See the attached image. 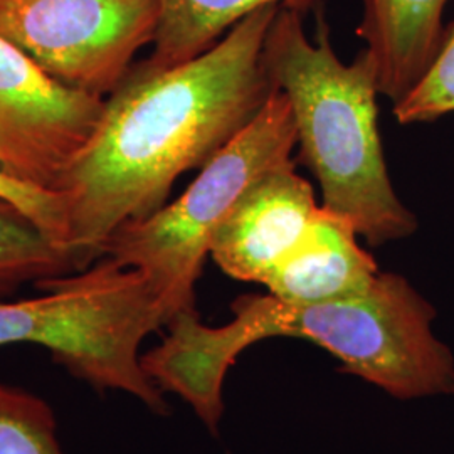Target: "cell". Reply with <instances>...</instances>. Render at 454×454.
<instances>
[{
    "instance_id": "cell-1",
    "label": "cell",
    "mask_w": 454,
    "mask_h": 454,
    "mask_svg": "<svg viewBox=\"0 0 454 454\" xmlns=\"http://www.w3.org/2000/svg\"><path fill=\"white\" fill-rule=\"evenodd\" d=\"M279 9L253 12L192 61L135 63L106 97L59 189L78 271L101 260L118 227L163 207L182 174L200 170L260 114L275 91L262 44Z\"/></svg>"
},
{
    "instance_id": "cell-2",
    "label": "cell",
    "mask_w": 454,
    "mask_h": 454,
    "mask_svg": "<svg viewBox=\"0 0 454 454\" xmlns=\"http://www.w3.org/2000/svg\"><path fill=\"white\" fill-rule=\"evenodd\" d=\"M303 14L279 9L266 33L262 63L292 106L298 157L322 191V206L356 227L371 246L411 238L419 221L395 192L379 131V84L362 49L352 63L335 54L320 14L317 35Z\"/></svg>"
},
{
    "instance_id": "cell-3",
    "label": "cell",
    "mask_w": 454,
    "mask_h": 454,
    "mask_svg": "<svg viewBox=\"0 0 454 454\" xmlns=\"http://www.w3.org/2000/svg\"><path fill=\"white\" fill-rule=\"evenodd\" d=\"M43 294L0 301V347L37 345L52 362L98 392L118 390L152 412L168 404L142 367L140 347L165 326L145 276L103 256L90 268L35 285Z\"/></svg>"
},
{
    "instance_id": "cell-4",
    "label": "cell",
    "mask_w": 454,
    "mask_h": 454,
    "mask_svg": "<svg viewBox=\"0 0 454 454\" xmlns=\"http://www.w3.org/2000/svg\"><path fill=\"white\" fill-rule=\"evenodd\" d=\"M294 148L292 106L275 90L254 120L200 168L184 194L145 219L118 227L103 246V256L145 276L165 325L180 311L195 309V285L214 232L254 180L294 160Z\"/></svg>"
},
{
    "instance_id": "cell-5",
    "label": "cell",
    "mask_w": 454,
    "mask_h": 454,
    "mask_svg": "<svg viewBox=\"0 0 454 454\" xmlns=\"http://www.w3.org/2000/svg\"><path fill=\"white\" fill-rule=\"evenodd\" d=\"M434 320L436 309L409 279L380 271L365 292L337 301L292 307L275 298L271 339L311 341L403 401L454 395L453 352Z\"/></svg>"
},
{
    "instance_id": "cell-6",
    "label": "cell",
    "mask_w": 454,
    "mask_h": 454,
    "mask_svg": "<svg viewBox=\"0 0 454 454\" xmlns=\"http://www.w3.org/2000/svg\"><path fill=\"white\" fill-rule=\"evenodd\" d=\"M159 17V0H0V35L54 80L106 98Z\"/></svg>"
},
{
    "instance_id": "cell-7",
    "label": "cell",
    "mask_w": 454,
    "mask_h": 454,
    "mask_svg": "<svg viewBox=\"0 0 454 454\" xmlns=\"http://www.w3.org/2000/svg\"><path fill=\"white\" fill-rule=\"evenodd\" d=\"M105 99L54 80L0 35V174L59 192Z\"/></svg>"
},
{
    "instance_id": "cell-8",
    "label": "cell",
    "mask_w": 454,
    "mask_h": 454,
    "mask_svg": "<svg viewBox=\"0 0 454 454\" xmlns=\"http://www.w3.org/2000/svg\"><path fill=\"white\" fill-rule=\"evenodd\" d=\"M318 209L294 160L254 180L217 227L209 256L227 276L262 285L301 241Z\"/></svg>"
},
{
    "instance_id": "cell-9",
    "label": "cell",
    "mask_w": 454,
    "mask_h": 454,
    "mask_svg": "<svg viewBox=\"0 0 454 454\" xmlns=\"http://www.w3.org/2000/svg\"><path fill=\"white\" fill-rule=\"evenodd\" d=\"M357 238L350 221L318 206L301 241L262 286L292 307L330 303L365 292L380 270Z\"/></svg>"
},
{
    "instance_id": "cell-10",
    "label": "cell",
    "mask_w": 454,
    "mask_h": 454,
    "mask_svg": "<svg viewBox=\"0 0 454 454\" xmlns=\"http://www.w3.org/2000/svg\"><path fill=\"white\" fill-rule=\"evenodd\" d=\"M451 0H360L357 35L372 58L380 97H409L441 52Z\"/></svg>"
},
{
    "instance_id": "cell-11",
    "label": "cell",
    "mask_w": 454,
    "mask_h": 454,
    "mask_svg": "<svg viewBox=\"0 0 454 454\" xmlns=\"http://www.w3.org/2000/svg\"><path fill=\"white\" fill-rule=\"evenodd\" d=\"M322 4L324 0H159V27L146 61L159 67L192 61L236 24L264 7L290 9L307 16Z\"/></svg>"
},
{
    "instance_id": "cell-12",
    "label": "cell",
    "mask_w": 454,
    "mask_h": 454,
    "mask_svg": "<svg viewBox=\"0 0 454 454\" xmlns=\"http://www.w3.org/2000/svg\"><path fill=\"white\" fill-rule=\"evenodd\" d=\"M78 273L65 246L0 197V301L27 283Z\"/></svg>"
},
{
    "instance_id": "cell-13",
    "label": "cell",
    "mask_w": 454,
    "mask_h": 454,
    "mask_svg": "<svg viewBox=\"0 0 454 454\" xmlns=\"http://www.w3.org/2000/svg\"><path fill=\"white\" fill-rule=\"evenodd\" d=\"M46 399L0 382V454H65Z\"/></svg>"
},
{
    "instance_id": "cell-14",
    "label": "cell",
    "mask_w": 454,
    "mask_h": 454,
    "mask_svg": "<svg viewBox=\"0 0 454 454\" xmlns=\"http://www.w3.org/2000/svg\"><path fill=\"white\" fill-rule=\"evenodd\" d=\"M392 114L401 125L433 123L454 114V22L448 26L441 52L426 78L394 105Z\"/></svg>"
},
{
    "instance_id": "cell-15",
    "label": "cell",
    "mask_w": 454,
    "mask_h": 454,
    "mask_svg": "<svg viewBox=\"0 0 454 454\" xmlns=\"http://www.w3.org/2000/svg\"><path fill=\"white\" fill-rule=\"evenodd\" d=\"M0 197L14 204L17 209L31 217L49 238L67 249V214L63 195L37 189L0 174Z\"/></svg>"
}]
</instances>
